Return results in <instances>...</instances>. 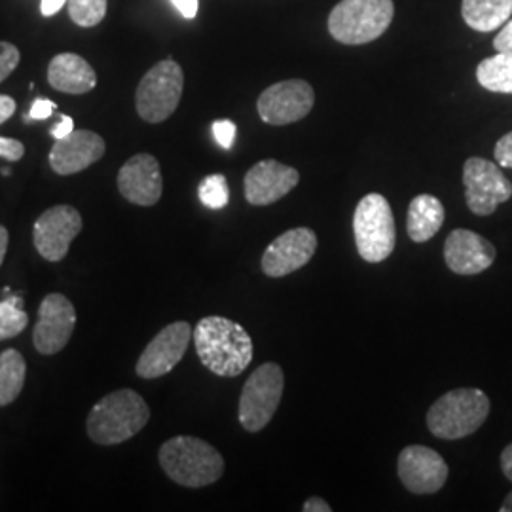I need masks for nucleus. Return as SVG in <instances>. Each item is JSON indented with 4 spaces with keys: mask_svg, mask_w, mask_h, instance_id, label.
<instances>
[{
    "mask_svg": "<svg viewBox=\"0 0 512 512\" xmlns=\"http://www.w3.org/2000/svg\"><path fill=\"white\" fill-rule=\"evenodd\" d=\"M2 175H4V177H8V175H10V169H8V167H4V169H2Z\"/></svg>",
    "mask_w": 512,
    "mask_h": 512,
    "instance_id": "42",
    "label": "nucleus"
},
{
    "mask_svg": "<svg viewBox=\"0 0 512 512\" xmlns=\"http://www.w3.org/2000/svg\"><path fill=\"white\" fill-rule=\"evenodd\" d=\"M74 131V120L71 116H67V114H61V118H59V122L55 124L54 128L50 129V135L54 137L55 141L57 139H63V137H67V135H71Z\"/></svg>",
    "mask_w": 512,
    "mask_h": 512,
    "instance_id": "34",
    "label": "nucleus"
},
{
    "mask_svg": "<svg viewBox=\"0 0 512 512\" xmlns=\"http://www.w3.org/2000/svg\"><path fill=\"white\" fill-rule=\"evenodd\" d=\"M65 4H67V0H42L40 2V12H42L44 18H52Z\"/></svg>",
    "mask_w": 512,
    "mask_h": 512,
    "instance_id": "37",
    "label": "nucleus"
},
{
    "mask_svg": "<svg viewBox=\"0 0 512 512\" xmlns=\"http://www.w3.org/2000/svg\"><path fill=\"white\" fill-rule=\"evenodd\" d=\"M399 478L408 492L437 494L448 480V465L439 452L427 446H406L399 456Z\"/></svg>",
    "mask_w": 512,
    "mask_h": 512,
    "instance_id": "14",
    "label": "nucleus"
},
{
    "mask_svg": "<svg viewBox=\"0 0 512 512\" xmlns=\"http://www.w3.org/2000/svg\"><path fill=\"white\" fill-rule=\"evenodd\" d=\"M194 338V330L190 323L177 321L160 330L148 344L143 355L139 357L135 372L139 378L154 380L169 374L175 366L183 361L190 340Z\"/></svg>",
    "mask_w": 512,
    "mask_h": 512,
    "instance_id": "12",
    "label": "nucleus"
},
{
    "mask_svg": "<svg viewBox=\"0 0 512 512\" xmlns=\"http://www.w3.org/2000/svg\"><path fill=\"white\" fill-rule=\"evenodd\" d=\"M27 376V363L18 349L0 353V406L14 403L23 391Z\"/></svg>",
    "mask_w": 512,
    "mask_h": 512,
    "instance_id": "23",
    "label": "nucleus"
},
{
    "mask_svg": "<svg viewBox=\"0 0 512 512\" xmlns=\"http://www.w3.org/2000/svg\"><path fill=\"white\" fill-rule=\"evenodd\" d=\"M198 196L205 207L215 211L224 209L230 202V188H228L226 177L220 173L205 177L198 188Z\"/></svg>",
    "mask_w": 512,
    "mask_h": 512,
    "instance_id": "27",
    "label": "nucleus"
},
{
    "mask_svg": "<svg viewBox=\"0 0 512 512\" xmlns=\"http://www.w3.org/2000/svg\"><path fill=\"white\" fill-rule=\"evenodd\" d=\"M16 112V101L10 95H0V126Z\"/></svg>",
    "mask_w": 512,
    "mask_h": 512,
    "instance_id": "36",
    "label": "nucleus"
},
{
    "mask_svg": "<svg viewBox=\"0 0 512 512\" xmlns=\"http://www.w3.org/2000/svg\"><path fill=\"white\" fill-rule=\"evenodd\" d=\"M501 512H512V492L505 497V501L501 505Z\"/></svg>",
    "mask_w": 512,
    "mask_h": 512,
    "instance_id": "41",
    "label": "nucleus"
},
{
    "mask_svg": "<svg viewBox=\"0 0 512 512\" xmlns=\"http://www.w3.org/2000/svg\"><path fill=\"white\" fill-rule=\"evenodd\" d=\"M494 48L497 54L512 52V19H509L497 33V37L494 38Z\"/></svg>",
    "mask_w": 512,
    "mask_h": 512,
    "instance_id": "33",
    "label": "nucleus"
},
{
    "mask_svg": "<svg viewBox=\"0 0 512 512\" xmlns=\"http://www.w3.org/2000/svg\"><path fill=\"white\" fill-rule=\"evenodd\" d=\"M490 414V399L475 387H461L442 395L427 412L429 431L444 440H458L478 431Z\"/></svg>",
    "mask_w": 512,
    "mask_h": 512,
    "instance_id": "4",
    "label": "nucleus"
},
{
    "mask_svg": "<svg viewBox=\"0 0 512 512\" xmlns=\"http://www.w3.org/2000/svg\"><path fill=\"white\" fill-rule=\"evenodd\" d=\"M48 82L61 93L82 95L97 86V74L82 55L59 54L48 65Z\"/></svg>",
    "mask_w": 512,
    "mask_h": 512,
    "instance_id": "20",
    "label": "nucleus"
},
{
    "mask_svg": "<svg viewBox=\"0 0 512 512\" xmlns=\"http://www.w3.org/2000/svg\"><path fill=\"white\" fill-rule=\"evenodd\" d=\"M54 112V101L38 97V99H35V101H33V105H31V110H29V114H25V116H23V120H25V122H33V120H48V118H50V116H52Z\"/></svg>",
    "mask_w": 512,
    "mask_h": 512,
    "instance_id": "31",
    "label": "nucleus"
},
{
    "mask_svg": "<svg viewBox=\"0 0 512 512\" xmlns=\"http://www.w3.org/2000/svg\"><path fill=\"white\" fill-rule=\"evenodd\" d=\"M67 8L80 27H95L107 16V0H67Z\"/></svg>",
    "mask_w": 512,
    "mask_h": 512,
    "instance_id": "26",
    "label": "nucleus"
},
{
    "mask_svg": "<svg viewBox=\"0 0 512 512\" xmlns=\"http://www.w3.org/2000/svg\"><path fill=\"white\" fill-rule=\"evenodd\" d=\"M357 251L366 262H384L395 249V219L382 194H366L353 217Z\"/></svg>",
    "mask_w": 512,
    "mask_h": 512,
    "instance_id": "6",
    "label": "nucleus"
},
{
    "mask_svg": "<svg viewBox=\"0 0 512 512\" xmlns=\"http://www.w3.org/2000/svg\"><path fill=\"white\" fill-rule=\"evenodd\" d=\"M8 241H10V234H8V230L0 224V266H2V262H4L6 251H8Z\"/></svg>",
    "mask_w": 512,
    "mask_h": 512,
    "instance_id": "40",
    "label": "nucleus"
},
{
    "mask_svg": "<svg viewBox=\"0 0 512 512\" xmlns=\"http://www.w3.org/2000/svg\"><path fill=\"white\" fill-rule=\"evenodd\" d=\"M118 190L133 205H156L164 192L160 162L150 154L131 156L118 173Z\"/></svg>",
    "mask_w": 512,
    "mask_h": 512,
    "instance_id": "16",
    "label": "nucleus"
},
{
    "mask_svg": "<svg viewBox=\"0 0 512 512\" xmlns=\"http://www.w3.org/2000/svg\"><path fill=\"white\" fill-rule=\"evenodd\" d=\"M107 152L105 139L90 129H74L57 139L50 150V165L57 175H74L99 162Z\"/></svg>",
    "mask_w": 512,
    "mask_h": 512,
    "instance_id": "18",
    "label": "nucleus"
},
{
    "mask_svg": "<svg viewBox=\"0 0 512 512\" xmlns=\"http://www.w3.org/2000/svg\"><path fill=\"white\" fill-rule=\"evenodd\" d=\"M393 16V0H342L330 12V37L348 46L368 44L384 35Z\"/></svg>",
    "mask_w": 512,
    "mask_h": 512,
    "instance_id": "5",
    "label": "nucleus"
},
{
    "mask_svg": "<svg viewBox=\"0 0 512 512\" xmlns=\"http://www.w3.org/2000/svg\"><path fill=\"white\" fill-rule=\"evenodd\" d=\"M304 512H330L332 511V507H330L329 503L325 501V499H321V497H310V499H306V503H304Z\"/></svg>",
    "mask_w": 512,
    "mask_h": 512,
    "instance_id": "38",
    "label": "nucleus"
},
{
    "mask_svg": "<svg viewBox=\"0 0 512 512\" xmlns=\"http://www.w3.org/2000/svg\"><path fill=\"white\" fill-rule=\"evenodd\" d=\"M494 156L495 162L501 167H512V131L497 141Z\"/></svg>",
    "mask_w": 512,
    "mask_h": 512,
    "instance_id": "32",
    "label": "nucleus"
},
{
    "mask_svg": "<svg viewBox=\"0 0 512 512\" xmlns=\"http://www.w3.org/2000/svg\"><path fill=\"white\" fill-rule=\"evenodd\" d=\"M461 16L473 31H497L511 19L512 0H463Z\"/></svg>",
    "mask_w": 512,
    "mask_h": 512,
    "instance_id": "22",
    "label": "nucleus"
},
{
    "mask_svg": "<svg viewBox=\"0 0 512 512\" xmlns=\"http://www.w3.org/2000/svg\"><path fill=\"white\" fill-rule=\"evenodd\" d=\"M236 133H238V128H236V124L232 120H217V122H213L215 141L224 150H230V148L234 147Z\"/></svg>",
    "mask_w": 512,
    "mask_h": 512,
    "instance_id": "29",
    "label": "nucleus"
},
{
    "mask_svg": "<svg viewBox=\"0 0 512 512\" xmlns=\"http://www.w3.org/2000/svg\"><path fill=\"white\" fill-rule=\"evenodd\" d=\"M27 323L29 315L16 302H12L8 296L0 300V342L19 336L27 329Z\"/></svg>",
    "mask_w": 512,
    "mask_h": 512,
    "instance_id": "25",
    "label": "nucleus"
},
{
    "mask_svg": "<svg viewBox=\"0 0 512 512\" xmlns=\"http://www.w3.org/2000/svg\"><path fill=\"white\" fill-rule=\"evenodd\" d=\"M150 420V408L133 389H118L95 404L88 416V437L101 446L133 439Z\"/></svg>",
    "mask_w": 512,
    "mask_h": 512,
    "instance_id": "2",
    "label": "nucleus"
},
{
    "mask_svg": "<svg viewBox=\"0 0 512 512\" xmlns=\"http://www.w3.org/2000/svg\"><path fill=\"white\" fill-rule=\"evenodd\" d=\"M171 4L179 10V14L186 19H194L198 16L200 4L198 0H171Z\"/></svg>",
    "mask_w": 512,
    "mask_h": 512,
    "instance_id": "35",
    "label": "nucleus"
},
{
    "mask_svg": "<svg viewBox=\"0 0 512 512\" xmlns=\"http://www.w3.org/2000/svg\"><path fill=\"white\" fill-rule=\"evenodd\" d=\"M315 92L306 80H283L260 93L256 109L268 126H289L310 114Z\"/></svg>",
    "mask_w": 512,
    "mask_h": 512,
    "instance_id": "10",
    "label": "nucleus"
},
{
    "mask_svg": "<svg viewBox=\"0 0 512 512\" xmlns=\"http://www.w3.org/2000/svg\"><path fill=\"white\" fill-rule=\"evenodd\" d=\"M192 340L203 366L222 378H236L253 361L251 336L226 317H203Z\"/></svg>",
    "mask_w": 512,
    "mask_h": 512,
    "instance_id": "1",
    "label": "nucleus"
},
{
    "mask_svg": "<svg viewBox=\"0 0 512 512\" xmlns=\"http://www.w3.org/2000/svg\"><path fill=\"white\" fill-rule=\"evenodd\" d=\"M300 181V173L277 160H262L245 175V200L251 205H270L285 198Z\"/></svg>",
    "mask_w": 512,
    "mask_h": 512,
    "instance_id": "17",
    "label": "nucleus"
},
{
    "mask_svg": "<svg viewBox=\"0 0 512 512\" xmlns=\"http://www.w3.org/2000/svg\"><path fill=\"white\" fill-rule=\"evenodd\" d=\"M76 327V310L73 302L63 294H48L40 308L33 344L42 355H55L65 348L73 336Z\"/></svg>",
    "mask_w": 512,
    "mask_h": 512,
    "instance_id": "13",
    "label": "nucleus"
},
{
    "mask_svg": "<svg viewBox=\"0 0 512 512\" xmlns=\"http://www.w3.org/2000/svg\"><path fill=\"white\" fill-rule=\"evenodd\" d=\"M476 80L488 92L512 95V52H501L480 61L476 67Z\"/></svg>",
    "mask_w": 512,
    "mask_h": 512,
    "instance_id": "24",
    "label": "nucleus"
},
{
    "mask_svg": "<svg viewBox=\"0 0 512 512\" xmlns=\"http://www.w3.org/2000/svg\"><path fill=\"white\" fill-rule=\"evenodd\" d=\"M501 471L512 482V444H509L501 454Z\"/></svg>",
    "mask_w": 512,
    "mask_h": 512,
    "instance_id": "39",
    "label": "nucleus"
},
{
    "mask_svg": "<svg viewBox=\"0 0 512 512\" xmlns=\"http://www.w3.org/2000/svg\"><path fill=\"white\" fill-rule=\"evenodd\" d=\"M25 156V145L18 139L0 137V158L8 162H19Z\"/></svg>",
    "mask_w": 512,
    "mask_h": 512,
    "instance_id": "30",
    "label": "nucleus"
},
{
    "mask_svg": "<svg viewBox=\"0 0 512 512\" xmlns=\"http://www.w3.org/2000/svg\"><path fill=\"white\" fill-rule=\"evenodd\" d=\"M465 200L478 217H488L501 203L509 202L512 183L490 160L469 158L463 165Z\"/></svg>",
    "mask_w": 512,
    "mask_h": 512,
    "instance_id": "9",
    "label": "nucleus"
},
{
    "mask_svg": "<svg viewBox=\"0 0 512 512\" xmlns=\"http://www.w3.org/2000/svg\"><path fill=\"white\" fill-rule=\"evenodd\" d=\"M19 55L18 46L10 42H0V84L18 69Z\"/></svg>",
    "mask_w": 512,
    "mask_h": 512,
    "instance_id": "28",
    "label": "nucleus"
},
{
    "mask_svg": "<svg viewBox=\"0 0 512 512\" xmlns=\"http://www.w3.org/2000/svg\"><path fill=\"white\" fill-rule=\"evenodd\" d=\"M82 232V217L73 205H54L44 211L33 228L38 255L48 262H61L74 239Z\"/></svg>",
    "mask_w": 512,
    "mask_h": 512,
    "instance_id": "11",
    "label": "nucleus"
},
{
    "mask_svg": "<svg viewBox=\"0 0 512 512\" xmlns=\"http://www.w3.org/2000/svg\"><path fill=\"white\" fill-rule=\"evenodd\" d=\"M165 475L184 488L215 484L224 473V458L209 442L196 437H173L160 448Z\"/></svg>",
    "mask_w": 512,
    "mask_h": 512,
    "instance_id": "3",
    "label": "nucleus"
},
{
    "mask_svg": "<svg viewBox=\"0 0 512 512\" xmlns=\"http://www.w3.org/2000/svg\"><path fill=\"white\" fill-rule=\"evenodd\" d=\"M184 73L171 57L156 63L137 86L135 107L148 124H162L181 103Z\"/></svg>",
    "mask_w": 512,
    "mask_h": 512,
    "instance_id": "7",
    "label": "nucleus"
},
{
    "mask_svg": "<svg viewBox=\"0 0 512 512\" xmlns=\"http://www.w3.org/2000/svg\"><path fill=\"white\" fill-rule=\"evenodd\" d=\"M317 251V236L310 228H293L270 243L262 256V272L285 277L304 268Z\"/></svg>",
    "mask_w": 512,
    "mask_h": 512,
    "instance_id": "15",
    "label": "nucleus"
},
{
    "mask_svg": "<svg viewBox=\"0 0 512 512\" xmlns=\"http://www.w3.org/2000/svg\"><path fill=\"white\" fill-rule=\"evenodd\" d=\"M444 224V205L431 194H420L408 205L406 232L412 241L425 243L437 236Z\"/></svg>",
    "mask_w": 512,
    "mask_h": 512,
    "instance_id": "21",
    "label": "nucleus"
},
{
    "mask_svg": "<svg viewBox=\"0 0 512 512\" xmlns=\"http://www.w3.org/2000/svg\"><path fill=\"white\" fill-rule=\"evenodd\" d=\"M494 260V245L471 230H454L444 243V262L454 274H482Z\"/></svg>",
    "mask_w": 512,
    "mask_h": 512,
    "instance_id": "19",
    "label": "nucleus"
},
{
    "mask_svg": "<svg viewBox=\"0 0 512 512\" xmlns=\"http://www.w3.org/2000/svg\"><path fill=\"white\" fill-rule=\"evenodd\" d=\"M285 389V374L281 366L266 363L258 366L243 385L239 399V423L245 431H262L279 408Z\"/></svg>",
    "mask_w": 512,
    "mask_h": 512,
    "instance_id": "8",
    "label": "nucleus"
}]
</instances>
